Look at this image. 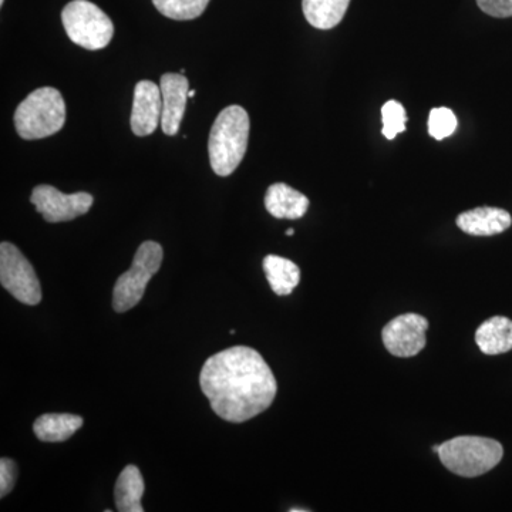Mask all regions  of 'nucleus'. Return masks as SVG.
<instances>
[{
  "label": "nucleus",
  "mask_w": 512,
  "mask_h": 512,
  "mask_svg": "<svg viewBox=\"0 0 512 512\" xmlns=\"http://www.w3.org/2000/svg\"><path fill=\"white\" fill-rule=\"evenodd\" d=\"M200 386L211 409L229 423H244L264 413L278 393L271 367L248 346H234L208 357Z\"/></svg>",
  "instance_id": "1"
},
{
  "label": "nucleus",
  "mask_w": 512,
  "mask_h": 512,
  "mask_svg": "<svg viewBox=\"0 0 512 512\" xmlns=\"http://www.w3.org/2000/svg\"><path fill=\"white\" fill-rule=\"evenodd\" d=\"M249 116L241 106H228L212 124L208 153L212 170L220 177H228L244 160L248 148Z\"/></svg>",
  "instance_id": "2"
},
{
  "label": "nucleus",
  "mask_w": 512,
  "mask_h": 512,
  "mask_svg": "<svg viewBox=\"0 0 512 512\" xmlns=\"http://www.w3.org/2000/svg\"><path fill=\"white\" fill-rule=\"evenodd\" d=\"M66 123V104L55 87H42L29 94L15 111L16 131L23 140L53 136Z\"/></svg>",
  "instance_id": "3"
},
{
  "label": "nucleus",
  "mask_w": 512,
  "mask_h": 512,
  "mask_svg": "<svg viewBox=\"0 0 512 512\" xmlns=\"http://www.w3.org/2000/svg\"><path fill=\"white\" fill-rule=\"evenodd\" d=\"M504 448L487 437L460 436L440 444L441 463L457 476L473 478L493 470L503 460Z\"/></svg>",
  "instance_id": "4"
},
{
  "label": "nucleus",
  "mask_w": 512,
  "mask_h": 512,
  "mask_svg": "<svg viewBox=\"0 0 512 512\" xmlns=\"http://www.w3.org/2000/svg\"><path fill=\"white\" fill-rule=\"evenodd\" d=\"M163 247L157 242L146 241L138 247L133 265L117 279L113 291V308L117 313L133 309L143 299L150 279L163 264Z\"/></svg>",
  "instance_id": "5"
},
{
  "label": "nucleus",
  "mask_w": 512,
  "mask_h": 512,
  "mask_svg": "<svg viewBox=\"0 0 512 512\" xmlns=\"http://www.w3.org/2000/svg\"><path fill=\"white\" fill-rule=\"evenodd\" d=\"M62 22L69 39L83 49L101 50L113 39V22L89 0L67 3L62 12Z\"/></svg>",
  "instance_id": "6"
},
{
  "label": "nucleus",
  "mask_w": 512,
  "mask_h": 512,
  "mask_svg": "<svg viewBox=\"0 0 512 512\" xmlns=\"http://www.w3.org/2000/svg\"><path fill=\"white\" fill-rule=\"evenodd\" d=\"M0 284L25 305L35 306L42 301V288L35 269L10 242L0 245Z\"/></svg>",
  "instance_id": "7"
},
{
  "label": "nucleus",
  "mask_w": 512,
  "mask_h": 512,
  "mask_svg": "<svg viewBox=\"0 0 512 512\" xmlns=\"http://www.w3.org/2000/svg\"><path fill=\"white\" fill-rule=\"evenodd\" d=\"M93 195L89 192L64 194L52 185H37L33 188L30 202L36 211L50 224L72 221L87 214L93 205Z\"/></svg>",
  "instance_id": "8"
},
{
  "label": "nucleus",
  "mask_w": 512,
  "mask_h": 512,
  "mask_svg": "<svg viewBox=\"0 0 512 512\" xmlns=\"http://www.w3.org/2000/svg\"><path fill=\"white\" fill-rule=\"evenodd\" d=\"M429 320L417 313H404L390 320L382 330L386 349L397 357H413L426 348Z\"/></svg>",
  "instance_id": "9"
},
{
  "label": "nucleus",
  "mask_w": 512,
  "mask_h": 512,
  "mask_svg": "<svg viewBox=\"0 0 512 512\" xmlns=\"http://www.w3.org/2000/svg\"><path fill=\"white\" fill-rule=\"evenodd\" d=\"M163 117V96L160 86L150 80H141L134 89L131 130L138 137L153 134Z\"/></svg>",
  "instance_id": "10"
},
{
  "label": "nucleus",
  "mask_w": 512,
  "mask_h": 512,
  "mask_svg": "<svg viewBox=\"0 0 512 512\" xmlns=\"http://www.w3.org/2000/svg\"><path fill=\"white\" fill-rule=\"evenodd\" d=\"M160 89L163 96L161 128L167 136H175L180 130L187 100L190 99V82L183 73H165L161 76Z\"/></svg>",
  "instance_id": "11"
},
{
  "label": "nucleus",
  "mask_w": 512,
  "mask_h": 512,
  "mask_svg": "<svg viewBox=\"0 0 512 512\" xmlns=\"http://www.w3.org/2000/svg\"><path fill=\"white\" fill-rule=\"evenodd\" d=\"M511 225L510 212L501 208H474L457 217V227L474 237H493V235L503 234Z\"/></svg>",
  "instance_id": "12"
},
{
  "label": "nucleus",
  "mask_w": 512,
  "mask_h": 512,
  "mask_svg": "<svg viewBox=\"0 0 512 512\" xmlns=\"http://www.w3.org/2000/svg\"><path fill=\"white\" fill-rule=\"evenodd\" d=\"M265 207L278 220H299L308 211L309 200L295 188L276 183L266 191Z\"/></svg>",
  "instance_id": "13"
},
{
  "label": "nucleus",
  "mask_w": 512,
  "mask_h": 512,
  "mask_svg": "<svg viewBox=\"0 0 512 512\" xmlns=\"http://www.w3.org/2000/svg\"><path fill=\"white\" fill-rule=\"evenodd\" d=\"M476 342L488 356L503 355L512 350V320L494 316L477 329Z\"/></svg>",
  "instance_id": "14"
},
{
  "label": "nucleus",
  "mask_w": 512,
  "mask_h": 512,
  "mask_svg": "<svg viewBox=\"0 0 512 512\" xmlns=\"http://www.w3.org/2000/svg\"><path fill=\"white\" fill-rule=\"evenodd\" d=\"M83 419L76 414H43L33 424L37 439L46 443H62L69 440L77 430L82 429Z\"/></svg>",
  "instance_id": "15"
},
{
  "label": "nucleus",
  "mask_w": 512,
  "mask_h": 512,
  "mask_svg": "<svg viewBox=\"0 0 512 512\" xmlns=\"http://www.w3.org/2000/svg\"><path fill=\"white\" fill-rule=\"evenodd\" d=\"M144 485L143 476L136 466H127L121 471L114 488V500H116L117 511L120 512H144L141 505Z\"/></svg>",
  "instance_id": "16"
},
{
  "label": "nucleus",
  "mask_w": 512,
  "mask_h": 512,
  "mask_svg": "<svg viewBox=\"0 0 512 512\" xmlns=\"http://www.w3.org/2000/svg\"><path fill=\"white\" fill-rule=\"evenodd\" d=\"M350 0H302L303 15L313 28L329 30L338 26L348 12Z\"/></svg>",
  "instance_id": "17"
},
{
  "label": "nucleus",
  "mask_w": 512,
  "mask_h": 512,
  "mask_svg": "<svg viewBox=\"0 0 512 512\" xmlns=\"http://www.w3.org/2000/svg\"><path fill=\"white\" fill-rule=\"evenodd\" d=\"M264 271L272 291L279 296L291 295L293 289L301 282V269L295 262L282 256H265Z\"/></svg>",
  "instance_id": "18"
},
{
  "label": "nucleus",
  "mask_w": 512,
  "mask_h": 512,
  "mask_svg": "<svg viewBox=\"0 0 512 512\" xmlns=\"http://www.w3.org/2000/svg\"><path fill=\"white\" fill-rule=\"evenodd\" d=\"M210 2L211 0H153L161 15L174 20L200 18Z\"/></svg>",
  "instance_id": "19"
},
{
  "label": "nucleus",
  "mask_w": 512,
  "mask_h": 512,
  "mask_svg": "<svg viewBox=\"0 0 512 512\" xmlns=\"http://www.w3.org/2000/svg\"><path fill=\"white\" fill-rule=\"evenodd\" d=\"M383 136L394 140L406 131L407 114L402 103L396 100L387 101L382 107Z\"/></svg>",
  "instance_id": "20"
},
{
  "label": "nucleus",
  "mask_w": 512,
  "mask_h": 512,
  "mask_svg": "<svg viewBox=\"0 0 512 512\" xmlns=\"http://www.w3.org/2000/svg\"><path fill=\"white\" fill-rule=\"evenodd\" d=\"M457 128V117L450 109L439 107L430 111L429 133L434 140H444L454 134Z\"/></svg>",
  "instance_id": "21"
},
{
  "label": "nucleus",
  "mask_w": 512,
  "mask_h": 512,
  "mask_svg": "<svg viewBox=\"0 0 512 512\" xmlns=\"http://www.w3.org/2000/svg\"><path fill=\"white\" fill-rule=\"evenodd\" d=\"M18 478V466L10 458L0 460V497H5L15 487Z\"/></svg>",
  "instance_id": "22"
},
{
  "label": "nucleus",
  "mask_w": 512,
  "mask_h": 512,
  "mask_svg": "<svg viewBox=\"0 0 512 512\" xmlns=\"http://www.w3.org/2000/svg\"><path fill=\"white\" fill-rule=\"evenodd\" d=\"M477 5L493 18H512V0H477Z\"/></svg>",
  "instance_id": "23"
},
{
  "label": "nucleus",
  "mask_w": 512,
  "mask_h": 512,
  "mask_svg": "<svg viewBox=\"0 0 512 512\" xmlns=\"http://www.w3.org/2000/svg\"><path fill=\"white\" fill-rule=\"evenodd\" d=\"M431 450H433V453L439 454V450H440L439 444H436V446L431 447Z\"/></svg>",
  "instance_id": "24"
},
{
  "label": "nucleus",
  "mask_w": 512,
  "mask_h": 512,
  "mask_svg": "<svg viewBox=\"0 0 512 512\" xmlns=\"http://www.w3.org/2000/svg\"><path fill=\"white\" fill-rule=\"evenodd\" d=\"M293 234H295V229L289 228L288 231H286L288 237H292Z\"/></svg>",
  "instance_id": "25"
},
{
  "label": "nucleus",
  "mask_w": 512,
  "mask_h": 512,
  "mask_svg": "<svg viewBox=\"0 0 512 512\" xmlns=\"http://www.w3.org/2000/svg\"><path fill=\"white\" fill-rule=\"evenodd\" d=\"M188 97H190V99H194V97H195V90L194 89L190 90V93H188Z\"/></svg>",
  "instance_id": "26"
},
{
  "label": "nucleus",
  "mask_w": 512,
  "mask_h": 512,
  "mask_svg": "<svg viewBox=\"0 0 512 512\" xmlns=\"http://www.w3.org/2000/svg\"><path fill=\"white\" fill-rule=\"evenodd\" d=\"M5 3V0H0V5H3Z\"/></svg>",
  "instance_id": "27"
}]
</instances>
